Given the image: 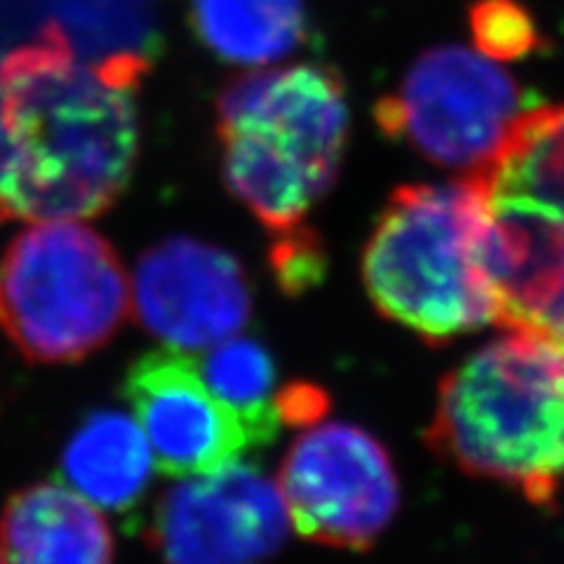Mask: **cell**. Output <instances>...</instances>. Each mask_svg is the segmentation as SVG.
<instances>
[{"instance_id": "6da1fadb", "label": "cell", "mask_w": 564, "mask_h": 564, "mask_svg": "<svg viewBox=\"0 0 564 564\" xmlns=\"http://www.w3.org/2000/svg\"><path fill=\"white\" fill-rule=\"evenodd\" d=\"M132 90L64 50L0 47V221H80L130 184Z\"/></svg>"}, {"instance_id": "7a4b0ae2", "label": "cell", "mask_w": 564, "mask_h": 564, "mask_svg": "<svg viewBox=\"0 0 564 564\" xmlns=\"http://www.w3.org/2000/svg\"><path fill=\"white\" fill-rule=\"evenodd\" d=\"M431 449L549 506L564 480V346L532 332L475 350L440 383Z\"/></svg>"}, {"instance_id": "3957f363", "label": "cell", "mask_w": 564, "mask_h": 564, "mask_svg": "<svg viewBox=\"0 0 564 564\" xmlns=\"http://www.w3.org/2000/svg\"><path fill=\"white\" fill-rule=\"evenodd\" d=\"M487 228L489 193L478 174L395 188L362 254V280L379 313L431 344L497 323Z\"/></svg>"}, {"instance_id": "277c9868", "label": "cell", "mask_w": 564, "mask_h": 564, "mask_svg": "<svg viewBox=\"0 0 564 564\" xmlns=\"http://www.w3.org/2000/svg\"><path fill=\"white\" fill-rule=\"evenodd\" d=\"M226 184L273 234L302 226L332 188L348 137L346 87L323 64L263 68L217 106Z\"/></svg>"}, {"instance_id": "5b68a950", "label": "cell", "mask_w": 564, "mask_h": 564, "mask_svg": "<svg viewBox=\"0 0 564 564\" xmlns=\"http://www.w3.org/2000/svg\"><path fill=\"white\" fill-rule=\"evenodd\" d=\"M132 290L109 240L78 221H33L0 257V329L31 362H78L128 321Z\"/></svg>"}, {"instance_id": "8992f818", "label": "cell", "mask_w": 564, "mask_h": 564, "mask_svg": "<svg viewBox=\"0 0 564 564\" xmlns=\"http://www.w3.org/2000/svg\"><path fill=\"white\" fill-rule=\"evenodd\" d=\"M534 97L480 52L440 45L421 55L377 122L383 134L426 155L440 167L480 172L499 155Z\"/></svg>"}, {"instance_id": "52a82bcc", "label": "cell", "mask_w": 564, "mask_h": 564, "mask_svg": "<svg viewBox=\"0 0 564 564\" xmlns=\"http://www.w3.org/2000/svg\"><path fill=\"white\" fill-rule=\"evenodd\" d=\"M278 489L299 534L348 551L369 549L400 501L391 454L375 435L341 421L294 440Z\"/></svg>"}, {"instance_id": "ba28073f", "label": "cell", "mask_w": 564, "mask_h": 564, "mask_svg": "<svg viewBox=\"0 0 564 564\" xmlns=\"http://www.w3.org/2000/svg\"><path fill=\"white\" fill-rule=\"evenodd\" d=\"M288 524L280 489L254 466L234 462L165 494L151 545L165 564H259L280 551Z\"/></svg>"}, {"instance_id": "9c48e42d", "label": "cell", "mask_w": 564, "mask_h": 564, "mask_svg": "<svg viewBox=\"0 0 564 564\" xmlns=\"http://www.w3.org/2000/svg\"><path fill=\"white\" fill-rule=\"evenodd\" d=\"M126 398L155 466L172 478L212 473L257 447L242 416L212 391L200 362L182 348H155L134 360Z\"/></svg>"}, {"instance_id": "30bf717a", "label": "cell", "mask_w": 564, "mask_h": 564, "mask_svg": "<svg viewBox=\"0 0 564 564\" xmlns=\"http://www.w3.org/2000/svg\"><path fill=\"white\" fill-rule=\"evenodd\" d=\"M132 306L153 337L198 350L236 337L250 317L252 296L231 254L191 238H172L139 259Z\"/></svg>"}, {"instance_id": "8fae6325", "label": "cell", "mask_w": 564, "mask_h": 564, "mask_svg": "<svg viewBox=\"0 0 564 564\" xmlns=\"http://www.w3.org/2000/svg\"><path fill=\"white\" fill-rule=\"evenodd\" d=\"M14 45L64 50L134 90L163 52V0H0V47Z\"/></svg>"}, {"instance_id": "7c38bea8", "label": "cell", "mask_w": 564, "mask_h": 564, "mask_svg": "<svg viewBox=\"0 0 564 564\" xmlns=\"http://www.w3.org/2000/svg\"><path fill=\"white\" fill-rule=\"evenodd\" d=\"M485 263L497 292V323L564 346V217L489 196Z\"/></svg>"}, {"instance_id": "4fadbf2b", "label": "cell", "mask_w": 564, "mask_h": 564, "mask_svg": "<svg viewBox=\"0 0 564 564\" xmlns=\"http://www.w3.org/2000/svg\"><path fill=\"white\" fill-rule=\"evenodd\" d=\"M0 564H113V536L83 494L39 482L0 513Z\"/></svg>"}, {"instance_id": "5bb4252c", "label": "cell", "mask_w": 564, "mask_h": 564, "mask_svg": "<svg viewBox=\"0 0 564 564\" xmlns=\"http://www.w3.org/2000/svg\"><path fill=\"white\" fill-rule=\"evenodd\" d=\"M153 454L144 431L120 412L87 416L62 454V473L97 508L128 510L147 491Z\"/></svg>"}, {"instance_id": "9a60e30c", "label": "cell", "mask_w": 564, "mask_h": 564, "mask_svg": "<svg viewBox=\"0 0 564 564\" xmlns=\"http://www.w3.org/2000/svg\"><path fill=\"white\" fill-rule=\"evenodd\" d=\"M188 20L212 55L269 66L304 43V0H186Z\"/></svg>"}, {"instance_id": "2e32d148", "label": "cell", "mask_w": 564, "mask_h": 564, "mask_svg": "<svg viewBox=\"0 0 564 564\" xmlns=\"http://www.w3.org/2000/svg\"><path fill=\"white\" fill-rule=\"evenodd\" d=\"M478 174L491 198H516L564 217V106L527 111Z\"/></svg>"}, {"instance_id": "e0dca14e", "label": "cell", "mask_w": 564, "mask_h": 564, "mask_svg": "<svg viewBox=\"0 0 564 564\" xmlns=\"http://www.w3.org/2000/svg\"><path fill=\"white\" fill-rule=\"evenodd\" d=\"M200 372L212 391L242 416L257 447L269 445L282 421L275 402V365L267 348L245 337L224 339L209 346Z\"/></svg>"}, {"instance_id": "ac0fdd59", "label": "cell", "mask_w": 564, "mask_h": 564, "mask_svg": "<svg viewBox=\"0 0 564 564\" xmlns=\"http://www.w3.org/2000/svg\"><path fill=\"white\" fill-rule=\"evenodd\" d=\"M470 33L485 57L513 62L541 45V33L520 0H475Z\"/></svg>"}, {"instance_id": "d6986e66", "label": "cell", "mask_w": 564, "mask_h": 564, "mask_svg": "<svg viewBox=\"0 0 564 564\" xmlns=\"http://www.w3.org/2000/svg\"><path fill=\"white\" fill-rule=\"evenodd\" d=\"M271 263L282 290L290 294L306 292L323 278L325 254L321 238L304 226H296L288 234H278Z\"/></svg>"}, {"instance_id": "ffe728a7", "label": "cell", "mask_w": 564, "mask_h": 564, "mask_svg": "<svg viewBox=\"0 0 564 564\" xmlns=\"http://www.w3.org/2000/svg\"><path fill=\"white\" fill-rule=\"evenodd\" d=\"M278 414L282 423H294V426H308L323 416L327 410V395L321 388L308 383H292L285 391L278 393Z\"/></svg>"}]
</instances>
